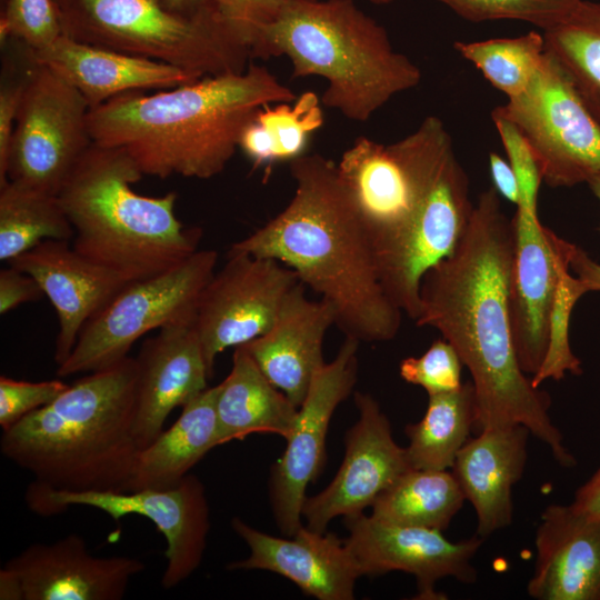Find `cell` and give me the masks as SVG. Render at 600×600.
Segmentation results:
<instances>
[{
  "label": "cell",
  "instance_id": "16",
  "mask_svg": "<svg viewBox=\"0 0 600 600\" xmlns=\"http://www.w3.org/2000/svg\"><path fill=\"white\" fill-rule=\"evenodd\" d=\"M354 402L359 419L346 433L342 463L329 486L307 498L302 508L306 527L317 532H324L337 517L362 513L411 469L406 448L394 441L378 401L369 393L356 392Z\"/></svg>",
  "mask_w": 600,
  "mask_h": 600
},
{
  "label": "cell",
  "instance_id": "21",
  "mask_svg": "<svg viewBox=\"0 0 600 600\" xmlns=\"http://www.w3.org/2000/svg\"><path fill=\"white\" fill-rule=\"evenodd\" d=\"M248 544L250 556L233 561L229 570H267L296 583L318 600H351L361 568L346 542L333 533L302 526L290 539L261 532L240 518L231 521Z\"/></svg>",
  "mask_w": 600,
  "mask_h": 600
},
{
  "label": "cell",
  "instance_id": "20",
  "mask_svg": "<svg viewBox=\"0 0 600 600\" xmlns=\"http://www.w3.org/2000/svg\"><path fill=\"white\" fill-rule=\"evenodd\" d=\"M3 568L18 578L22 600H120L144 564L123 556L94 557L86 541L71 533L29 546Z\"/></svg>",
  "mask_w": 600,
  "mask_h": 600
},
{
  "label": "cell",
  "instance_id": "19",
  "mask_svg": "<svg viewBox=\"0 0 600 600\" xmlns=\"http://www.w3.org/2000/svg\"><path fill=\"white\" fill-rule=\"evenodd\" d=\"M134 438L139 450L163 431L170 412L204 391L211 373L194 321L172 323L146 339L136 358Z\"/></svg>",
  "mask_w": 600,
  "mask_h": 600
},
{
  "label": "cell",
  "instance_id": "37",
  "mask_svg": "<svg viewBox=\"0 0 600 600\" xmlns=\"http://www.w3.org/2000/svg\"><path fill=\"white\" fill-rule=\"evenodd\" d=\"M472 21L518 20L542 31L564 19L580 0H437Z\"/></svg>",
  "mask_w": 600,
  "mask_h": 600
},
{
  "label": "cell",
  "instance_id": "41",
  "mask_svg": "<svg viewBox=\"0 0 600 600\" xmlns=\"http://www.w3.org/2000/svg\"><path fill=\"white\" fill-rule=\"evenodd\" d=\"M223 19L257 58L266 29L279 17L286 0H212Z\"/></svg>",
  "mask_w": 600,
  "mask_h": 600
},
{
  "label": "cell",
  "instance_id": "47",
  "mask_svg": "<svg viewBox=\"0 0 600 600\" xmlns=\"http://www.w3.org/2000/svg\"><path fill=\"white\" fill-rule=\"evenodd\" d=\"M0 599L22 600V591L18 578L6 568L0 570Z\"/></svg>",
  "mask_w": 600,
  "mask_h": 600
},
{
  "label": "cell",
  "instance_id": "44",
  "mask_svg": "<svg viewBox=\"0 0 600 600\" xmlns=\"http://www.w3.org/2000/svg\"><path fill=\"white\" fill-rule=\"evenodd\" d=\"M489 169L493 189L516 207L520 202V189L516 173L508 160L496 152L489 153Z\"/></svg>",
  "mask_w": 600,
  "mask_h": 600
},
{
  "label": "cell",
  "instance_id": "25",
  "mask_svg": "<svg viewBox=\"0 0 600 600\" xmlns=\"http://www.w3.org/2000/svg\"><path fill=\"white\" fill-rule=\"evenodd\" d=\"M530 434L522 424L482 429L458 452L451 469L476 511L477 536L511 524L512 489L524 472Z\"/></svg>",
  "mask_w": 600,
  "mask_h": 600
},
{
  "label": "cell",
  "instance_id": "24",
  "mask_svg": "<svg viewBox=\"0 0 600 600\" xmlns=\"http://www.w3.org/2000/svg\"><path fill=\"white\" fill-rule=\"evenodd\" d=\"M332 324L330 303L308 299L299 281L286 294L272 327L242 346L268 380L299 408L326 364L322 344Z\"/></svg>",
  "mask_w": 600,
  "mask_h": 600
},
{
  "label": "cell",
  "instance_id": "2",
  "mask_svg": "<svg viewBox=\"0 0 600 600\" xmlns=\"http://www.w3.org/2000/svg\"><path fill=\"white\" fill-rule=\"evenodd\" d=\"M294 194L287 207L232 251L271 258L330 303L346 337L364 342L393 339L402 311L381 283L376 257L338 166L319 154L290 162Z\"/></svg>",
  "mask_w": 600,
  "mask_h": 600
},
{
  "label": "cell",
  "instance_id": "35",
  "mask_svg": "<svg viewBox=\"0 0 600 600\" xmlns=\"http://www.w3.org/2000/svg\"><path fill=\"white\" fill-rule=\"evenodd\" d=\"M564 268L560 274L549 320L548 348L539 371L531 377L534 387L540 388L546 380L559 381L567 372L580 374L581 361L572 352L569 341L570 317L574 304L586 293L588 287Z\"/></svg>",
  "mask_w": 600,
  "mask_h": 600
},
{
  "label": "cell",
  "instance_id": "43",
  "mask_svg": "<svg viewBox=\"0 0 600 600\" xmlns=\"http://www.w3.org/2000/svg\"><path fill=\"white\" fill-rule=\"evenodd\" d=\"M44 294L30 274L13 267L0 271V313L6 314L18 306L38 301Z\"/></svg>",
  "mask_w": 600,
  "mask_h": 600
},
{
  "label": "cell",
  "instance_id": "31",
  "mask_svg": "<svg viewBox=\"0 0 600 600\" xmlns=\"http://www.w3.org/2000/svg\"><path fill=\"white\" fill-rule=\"evenodd\" d=\"M464 500L452 472L409 469L376 499L371 516L393 524L443 531Z\"/></svg>",
  "mask_w": 600,
  "mask_h": 600
},
{
  "label": "cell",
  "instance_id": "4",
  "mask_svg": "<svg viewBox=\"0 0 600 600\" xmlns=\"http://www.w3.org/2000/svg\"><path fill=\"white\" fill-rule=\"evenodd\" d=\"M137 363L123 360L76 380L52 402L2 431L1 453L58 492H129Z\"/></svg>",
  "mask_w": 600,
  "mask_h": 600
},
{
  "label": "cell",
  "instance_id": "34",
  "mask_svg": "<svg viewBox=\"0 0 600 600\" xmlns=\"http://www.w3.org/2000/svg\"><path fill=\"white\" fill-rule=\"evenodd\" d=\"M453 47L508 99L528 87L547 54L543 33L537 31L512 38L457 41Z\"/></svg>",
  "mask_w": 600,
  "mask_h": 600
},
{
  "label": "cell",
  "instance_id": "15",
  "mask_svg": "<svg viewBox=\"0 0 600 600\" xmlns=\"http://www.w3.org/2000/svg\"><path fill=\"white\" fill-rule=\"evenodd\" d=\"M344 524L349 531L344 542L363 576L410 573L417 581V599H444L436 590L444 578L463 583L477 580L472 560L483 541L479 536L450 541L436 529L393 524L363 513L344 517Z\"/></svg>",
  "mask_w": 600,
  "mask_h": 600
},
{
  "label": "cell",
  "instance_id": "39",
  "mask_svg": "<svg viewBox=\"0 0 600 600\" xmlns=\"http://www.w3.org/2000/svg\"><path fill=\"white\" fill-rule=\"evenodd\" d=\"M462 361L456 349L444 339H438L420 357L403 359L399 366L401 378L423 388L428 396L450 392L462 386Z\"/></svg>",
  "mask_w": 600,
  "mask_h": 600
},
{
  "label": "cell",
  "instance_id": "32",
  "mask_svg": "<svg viewBox=\"0 0 600 600\" xmlns=\"http://www.w3.org/2000/svg\"><path fill=\"white\" fill-rule=\"evenodd\" d=\"M58 197L8 180L0 186V260L11 261L44 240L73 239Z\"/></svg>",
  "mask_w": 600,
  "mask_h": 600
},
{
  "label": "cell",
  "instance_id": "46",
  "mask_svg": "<svg viewBox=\"0 0 600 600\" xmlns=\"http://www.w3.org/2000/svg\"><path fill=\"white\" fill-rule=\"evenodd\" d=\"M571 506L587 516L600 518V467L576 491Z\"/></svg>",
  "mask_w": 600,
  "mask_h": 600
},
{
  "label": "cell",
  "instance_id": "27",
  "mask_svg": "<svg viewBox=\"0 0 600 600\" xmlns=\"http://www.w3.org/2000/svg\"><path fill=\"white\" fill-rule=\"evenodd\" d=\"M216 411L222 446L252 433H274L287 439L298 407L268 380L244 346H238L231 371L217 386Z\"/></svg>",
  "mask_w": 600,
  "mask_h": 600
},
{
  "label": "cell",
  "instance_id": "40",
  "mask_svg": "<svg viewBox=\"0 0 600 600\" xmlns=\"http://www.w3.org/2000/svg\"><path fill=\"white\" fill-rule=\"evenodd\" d=\"M491 118L518 179L520 202L517 208L537 211L539 188L543 180L532 149L517 126L497 109L491 112Z\"/></svg>",
  "mask_w": 600,
  "mask_h": 600
},
{
  "label": "cell",
  "instance_id": "33",
  "mask_svg": "<svg viewBox=\"0 0 600 600\" xmlns=\"http://www.w3.org/2000/svg\"><path fill=\"white\" fill-rule=\"evenodd\" d=\"M547 51L600 124V3L580 0L543 32Z\"/></svg>",
  "mask_w": 600,
  "mask_h": 600
},
{
  "label": "cell",
  "instance_id": "42",
  "mask_svg": "<svg viewBox=\"0 0 600 600\" xmlns=\"http://www.w3.org/2000/svg\"><path fill=\"white\" fill-rule=\"evenodd\" d=\"M68 383L54 379L40 382L0 377V426L8 430L24 416L52 402Z\"/></svg>",
  "mask_w": 600,
  "mask_h": 600
},
{
  "label": "cell",
  "instance_id": "22",
  "mask_svg": "<svg viewBox=\"0 0 600 600\" xmlns=\"http://www.w3.org/2000/svg\"><path fill=\"white\" fill-rule=\"evenodd\" d=\"M9 264L33 277L54 307L59 322L57 366L68 359L86 323L129 284L63 240H44Z\"/></svg>",
  "mask_w": 600,
  "mask_h": 600
},
{
  "label": "cell",
  "instance_id": "5",
  "mask_svg": "<svg viewBox=\"0 0 600 600\" xmlns=\"http://www.w3.org/2000/svg\"><path fill=\"white\" fill-rule=\"evenodd\" d=\"M142 177L123 148L93 141L57 194L74 230L72 248L129 283L174 268L199 250L202 237L177 218L174 191L136 192Z\"/></svg>",
  "mask_w": 600,
  "mask_h": 600
},
{
  "label": "cell",
  "instance_id": "26",
  "mask_svg": "<svg viewBox=\"0 0 600 600\" xmlns=\"http://www.w3.org/2000/svg\"><path fill=\"white\" fill-rule=\"evenodd\" d=\"M34 52L37 61L76 88L90 109L126 92L171 89L196 81L170 64L84 43L66 34Z\"/></svg>",
  "mask_w": 600,
  "mask_h": 600
},
{
  "label": "cell",
  "instance_id": "1",
  "mask_svg": "<svg viewBox=\"0 0 600 600\" xmlns=\"http://www.w3.org/2000/svg\"><path fill=\"white\" fill-rule=\"evenodd\" d=\"M512 219L493 187L478 197L456 250L420 284L419 327L437 329L471 374L479 430L522 424L564 468L577 460L552 422L550 396L519 363L511 321Z\"/></svg>",
  "mask_w": 600,
  "mask_h": 600
},
{
  "label": "cell",
  "instance_id": "23",
  "mask_svg": "<svg viewBox=\"0 0 600 600\" xmlns=\"http://www.w3.org/2000/svg\"><path fill=\"white\" fill-rule=\"evenodd\" d=\"M536 563L528 582L537 600H600V518L570 504H550L536 531Z\"/></svg>",
  "mask_w": 600,
  "mask_h": 600
},
{
  "label": "cell",
  "instance_id": "12",
  "mask_svg": "<svg viewBox=\"0 0 600 600\" xmlns=\"http://www.w3.org/2000/svg\"><path fill=\"white\" fill-rule=\"evenodd\" d=\"M28 508L51 517L72 506L99 509L119 521L128 514L148 518L167 542V566L161 586L171 589L189 578L200 566L210 529V509L202 482L187 474L167 489H143L131 492H58L28 486Z\"/></svg>",
  "mask_w": 600,
  "mask_h": 600
},
{
  "label": "cell",
  "instance_id": "29",
  "mask_svg": "<svg viewBox=\"0 0 600 600\" xmlns=\"http://www.w3.org/2000/svg\"><path fill=\"white\" fill-rule=\"evenodd\" d=\"M477 427V402L471 381L450 392L430 394L423 418L406 426L411 469L448 470Z\"/></svg>",
  "mask_w": 600,
  "mask_h": 600
},
{
  "label": "cell",
  "instance_id": "49",
  "mask_svg": "<svg viewBox=\"0 0 600 600\" xmlns=\"http://www.w3.org/2000/svg\"><path fill=\"white\" fill-rule=\"evenodd\" d=\"M587 183L589 188L591 189L592 193L600 201V171L593 174ZM599 231H600V227H599Z\"/></svg>",
  "mask_w": 600,
  "mask_h": 600
},
{
  "label": "cell",
  "instance_id": "11",
  "mask_svg": "<svg viewBox=\"0 0 600 600\" xmlns=\"http://www.w3.org/2000/svg\"><path fill=\"white\" fill-rule=\"evenodd\" d=\"M82 94L39 63L18 110L6 177L57 196L92 144Z\"/></svg>",
  "mask_w": 600,
  "mask_h": 600
},
{
  "label": "cell",
  "instance_id": "18",
  "mask_svg": "<svg viewBox=\"0 0 600 600\" xmlns=\"http://www.w3.org/2000/svg\"><path fill=\"white\" fill-rule=\"evenodd\" d=\"M512 224L513 340L523 372L534 376L547 353L550 313L560 274L569 268L571 242L544 227L533 210L517 208Z\"/></svg>",
  "mask_w": 600,
  "mask_h": 600
},
{
  "label": "cell",
  "instance_id": "14",
  "mask_svg": "<svg viewBox=\"0 0 600 600\" xmlns=\"http://www.w3.org/2000/svg\"><path fill=\"white\" fill-rule=\"evenodd\" d=\"M358 346V340L346 337L336 358L316 373L286 439L283 456L271 469L270 501L277 526L286 536H294L302 527L306 490L323 467L331 417L356 384Z\"/></svg>",
  "mask_w": 600,
  "mask_h": 600
},
{
  "label": "cell",
  "instance_id": "50",
  "mask_svg": "<svg viewBox=\"0 0 600 600\" xmlns=\"http://www.w3.org/2000/svg\"><path fill=\"white\" fill-rule=\"evenodd\" d=\"M369 1H371L374 4H388L392 2L393 0H369Z\"/></svg>",
  "mask_w": 600,
  "mask_h": 600
},
{
  "label": "cell",
  "instance_id": "13",
  "mask_svg": "<svg viewBox=\"0 0 600 600\" xmlns=\"http://www.w3.org/2000/svg\"><path fill=\"white\" fill-rule=\"evenodd\" d=\"M299 282L281 262L229 250L199 297L194 329L212 376L218 354L264 334L289 290Z\"/></svg>",
  "mask_w": 600,
  "mask_h": 600
},
{
  "label": "cell",
  "instance_id": "48",
  "mask_svg": "<svg viewBox=\"0 0 600 600\" xmlns=\"http://www.w3.org/2000/svg\"><path fill=\"white\" fill-rule=\"evenodd\" d=\"M168 6L181 12L192 13L203 8L210 0H166ZM59 10L67 0H53Z\"/></svg>",
  "mask_w": 600,
  "mask_h": 600
},
{
  "label": "cell",
  "instance_id": "7",
  "mask_svg": "<svg viewBox=\"0 0 600 600\" xmlns=\"http://www.w3.org/2000/svg\"><path fill=\"white\" fill-rule=\"evenodd\" d=\"M58 11L63 34L170 64L196 80L241 73L252 59L212 0L192 13L166 0H67Z\"/></svg>",
  "mask_w": 600,
  "mask_h": 600
},
{
  "label": "cell",
  "instance_id": "9",
  "mask_svg": "<svg viewBox=\"0 0 600 600\" xmlns=\"http://www.w3.org/2000/svg\"><path fill=\"white\" fill-rule=\"evenodd\" d=\"M217 261L214 250H198L159 276L127 284L82 328L72 352L58 366V377L110 367L127 358L148 332L194 321L199 297Z\"/></svg>",
  "mask_w": 600,
  "mask_h": 600
},
{
  "label": "cell",
  "instance_id": "10",
  "mask_svg": "<svg viewBox=\"0 0 600 600\" xmlns=\"http://www.w3.org/2000/svg\"><path fill=\"white\" fill-rule=\"evenodd\" d=\"M496 109L527 139L548 186L587 183L600 171V124L548 51L528 87Z\"/></svg>",
  "mask_w": 600,
  "mask_h": 600
},
{
  "label": "cell",
  "instance_id": "36",
  "mask_svg": "<svg viewBox=\"0 0 600 600\" xmlns=\"http://www.w3.org/2000/svg\"><path fill=\"white\" fill-rule=\"evenodd\" d=\"M0 186H2L7 182L6 166L16 117L39 62L34 49L18 39H0Z\"/></svg>",
  "mask_w": 600,
  "mask_h": 600
},
{
  "label": "cell",
  "instance_id": "3",
  "mask_svg": "<svg viewBox=\"0 0 600 600\" xmlns=\"http://www.w3.org/2000/svg\"><path fill=\"white\" fill-rule=\"evenodd\" d=\"M297 97L266 67L250 63L241 73L119 94L90 109L88 126L94 142L123 148L143 176L210 179L224 170L261 107Z\"/></svg>",
  "mask_w": 600,
  "mask_h": 600
},
{
  "label": "cell",
  "instance_id": "28",
  "mask_svg": "<svg viewBox=\"0 0 600 600\" xmlns=\"http://www.w3.org/2000/svg\"><path fill=\"white\" fill-rule=\"evenodd\" d=\"M216 397L217 386L207 388L182 407L169 429L139 450L129 492L174 487L219 446Z\"/></svg>",
  "mask_w": 600,
  "mask_h": 600
},
{
  "label": "cell",
  "instance_id": "38",
  "mask_svg": "<svg viewBox=\"0 0 600 600\" xmlns=\"http://www.w3.org/2000/svg\"><path fill=\"white\" fill-rule=\"evenodd\" d=\"M0 39H18L40 50L63 34L53 0H1Z\"/></svg>",
  "mask_w": 600,
  "mask_h": 600
},
{
  "label": "cell",
  "instance_id": "17",
  "mask_svg": "<svg viewBox=\"0 0 600 600\" xmlns=\"http://www.w3.org/2000/svg\"><path fill=\"white\" fill-rule=\"evenodd\" d=\"M469 178L451 153L419 210L402 244L380 269L391 301L416 320L424 273L449 257L463 238L473 210Z\"/></svg>",
  "mask_w": 600,
  "mask_h": 600
},
{
  "label": "cell",
  "instance_id": "8",
  "mask_svg": "<svg viewBox=\"0 0 600 600\" xmlns=\"http://www.w3.org/2000/svg\"><path fill=\"white\" fill-rule=\"evenodd\" d=\"M453 152L443 121L430 116L397 142L361 136L342 153L339 174L369 236L378 272L402 244Z\"/></svg>",
  "mask_w": 600,
  "mask_h": 600
},
{
  "label": "cell",
  "instance_id": "45",
  "mask_svg": "<svg viewBox=\"0 0 600 600\" xmlns=\"http://www.w3.org/2000/svg\"><path fill=\"white\" fill-rule=\"evenodd\" d=\"M569 268L588 287L589 292L600 291V263L579 246L571 243L569 250Z\"/></svg>",
  "mask_w": 600,
  "mask_h": 600
},
{
  "label": "cell",
  "instance_id": "6",
  "mask_svg": "<svg viewBox=\"0 0 600 600\" xmlns=\"http://www.w3.org/2000/svg\"><path fill=\"white\" fill-rule=\"evenodd\" d=\"M279 56L290 59L294 78H324L321 103L352 121H367L421 81L420 69L353 0H286L257 58Z\"/></svg>",
  "mask_w": 600,
  "mask_h": 600
},
{
  "label": "cell",
  "instance_id": "30",
  "mask_svg": "<svg viewBox=\"0 0 600 600\" xmlns=\"http://www.w3.org/2000/svg\"><path fill=\"white\" fill-rule=\"evenodd\" d=\"M323 121L319 97L304 91L291 102L261 107L243 128L238 147L254 168L291 162L304 154L310 136Z\"/></svg>",
  "mask_w": 600,
  "mask_h": 600
}]
</instances>
